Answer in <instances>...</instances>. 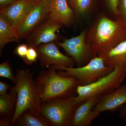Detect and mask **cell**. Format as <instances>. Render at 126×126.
I'll list each match as a JSON object with an SVG mask.
<instances>
[{
	"instance_id": "obj_1",
	"label": "cell",
	"mask_w": 126,
	"mask_h": 126,
	"mask_svg": "<svg viewBox=\"0 0 126 126\" xmlns=\"http://www.w3.org/2000/svg\"><path fill=\"white\" fill-rule=\"evenodd\" d=\"M86 39L95 55L101 56L126 40V23L119 18L113 20L100 12L87 30Z\"/></svg>"
},
{
	"instance_id": "obj_2",
	"label": "cell",
	"mask_w": 126,
	"mask_h": 126,
	"mask_svg": "<svg viewBox=\"0 0 126 126\" xmlns=\"http://www.w3.org/2000/svg\"><path fill=\"white\" fill-rule=\"evenodd\" d=\"M16 77V80L14 87L17 93V101L12 126L14 125L21 114L26 110H29L34 115L41 116L42 90L34 79L33 73L29 69H18Z\"/></svg>"
},
{
	"instance_id": "obj_3",
	"label": "cell",
	"mask_w": 126,
	"mask_h": 126,
	"mask_svg": "<svg viewBox=\"0 0 126 126\" xmlns=\"http://www.w3.org/2000/svg\"><path fill=\"white\" fill-rule=\"evenodd\" d=\"M56 70L54 65H51L47 70L40 72L35 79L42 90L41 103L74 95L77 87L81 85L76 78L61 75Z\"/></svg>"
},
{
	"instance_id": "obj_4",
	"label": "cell",
	"mask_w": 126,
	"mask_h": 126,
	"mask_svg": "<svg viewBox=\"0 0 126 126\" xmlns=\"http://www.w3.org/2000/svg\"><path fill=\"white\" fill-rule=\"evenodd\" d=\"M126 78V69L116 66L114 69L97 81L86 86L79 85L76 92L74 103L78 105L92 97L108 94L121 85Z\"/></svg>"
},
{
	"instance_id": "obj_5",
	"label": "cell",
	"mask_w": 126,
	"mask_h": 126,
	"mask_svg": "<svg viewBox=\"0 0 126 126\" xmlns=\"http://www.w3.org/2000/svg\"><path fill=\"white\" fill-rule=\"evenodd\" d=\"M76 95L51 99L41 104V116L52 126H70V121L78 105Z\"/></svg>"
},
{
	"instance_id": "obj_6",
	"label": "cell",
	"mask_w": 126,
	"mask_h": 126,
	"mask_svg": "<svg viewBox=\"0 0 126 126\" xmlns=\"http://www.w3.org/2000/svg\"><path fill=\"white\" fill-rule=\"evenodd\" d=\"M59 74L74 77L81 82V85L86 86L94 82L100 78L113 71L114 68L105 65L102 58L96 56L87 64L79 67H67L54 65Z\"/></svg>"
},
{
	"instance_id": "obj_7",
	"label": "cell",
	"mask_w": 126,
	"mask_h": 126,
	"mask_svg": "<svg viewBox=\"0 0 126 126\" xmlns=\"http://www.w3.org/2000/svg\"><path fill=\"white\" fill-rule=\"evenodd\" d=\"M87 30L84 29L78 36L65 39L63 42H55L58 47L74 60L78 67L86 65L97 56L86 43Z\"/></svg>"
},
{
	"instance_id": "obj_8",
	"label": "cell",
	"mask_w": 126,
	"mask_h": 126,
	"mask_svg": "<svg viewBox=\"0 0 126 126\" xmlns=\"http://www.w3.org/2000/svg\"><path fill=\"white\" fill-rule=\"evenodd\" d=\"M35 48L40 64L43 68H48L51 65H55L73 67L76 64L73 58L63 54L59 51L55 42L41 44Z\"/></svg>"
},
{
	"instance_id": "obj_9",
	"label": "cell",
	"mask_w": 126,
	"mask_h": 126,
	"mask_svg": "<svg viewBox=\"0 0 126 126\" xmlns=\"http://www.w3.org/2000/svg\"><path fill=\"white\" fill-rule=\"evenodd\" d=\"M50 5L41 0L34 7L17 27L20 40L25 39L32 31L49 18Z\"/></svg>"
},
{
	"instance_id": "obj_10",
	"label": "cell",
	"mask_w": 126,
	"mask_h": 126,
	"mask_svg": "<svg viewBox=\"0 0 126 126\" xmlns=\"http://www.w3.org/2000/svg\"><path fill=\"white\" fill-rule=\"evenodd\" d=\"M63 26L48 18L26 38V42L29 46L36 48L41 44L58 41L60 37L56 32Z\"/></svg>"
},
{
	"instance_id": "obj_11",
	"label": "cell",
	"mask_w": 126,
	"mask_h": 126,
	"mask_svg": "<svg viewBox=\"0 0 126 126\" xmlns=\"http://www.w3.org/2000/svg\"><path fill=\"white\" fill-rule=\"evenodd\" d=\"M36 4L28 0H18L0 8V15L12 25L17 28Z\"/></svg>"
},
{
	"instance_id": "obj_12",
	"label": "cell",
	"mask_w": 126,
	"mask_h": 126,
	"mask_svg": "<svg viewBox=\"0 0 126 126\" xmlns=\"http://www.w3.org/2000/svg\"><path fill=\"white\" fill-rule=\"evenodd\" d=\"M98 97H92L78 104L70 121V126H89L100 113L94 110Z\"/></svg>"
},
{
	"instance_id": "obj_13",
	"label": "cell",
	"mask_w": 126,
	"mask_h": 126,
	"mask_svg": "<svg viewBox=\"0 0 126 126\" xmlns=\"http://www.w3.org/2000/svg\"><path fill=\"white\" fill-rule=\"evenodd\" d=\"M126 103V84L121 85L108 94L98 97L94 110L100 113L114 111Z\"/></svg>"
},
{
	"instance_id": "obj_14",
	"label": "cell",
	"mask_w": 126,
	"mask_h": 126,
	"mask_svg": "<svg viewBox=\"0 0 126 126\" xmlns=\"http://www.w3.org/2000/svg\"><path fill=\"white\" fill-rule=\"evenodd\" d=\"M49 18L68 27L72 26L75 19L67 0H54L50 4Z\"/></svg>"
},
{
	"instance_id": "obj_15",
	"label": "cell",
	"mask_w": 126,
	"mask_h": 126,
	"mask_svg": "<svg viewBox=\"0 0 126 126\" xmlns=\"http://www.w3.org/2000/svg\"><path fill=\"white\" fill-rule=\"evenodd\" d=\"M17 93L12 86L9 93L0 95V116L12 122L16 108ZM12 126V125H11Z\"/></svg>"
},
{
	"instance_id": "obj_16",
	"label": "cell",
	"mask_w": 126,
	"mask_h": 126,
	"mask_svg": "<svg viewBox=\"0 0 126 126\" xmlns=\"http://www.w3.org/2000/svg\"><path fill=\"white\" fill-rule=\"evenodd\" d=\"M99 57L102 58L106 65L114 68L120 66L126 69V40Z\"/></svg>"
},
{
	"instance_id": "obj_17",
	"label": "cell",
	"mask_w": 126,
	"mask_h": 126,
	"mask_svg": "<svg viewBox=\"0 0 126 126\" xmlns=\"http://www.w3.org/2000/svg\"><path fill=\"white\" fill-rule=\"evenodd\" d=\"M20 40L17 28L12 25L0 15V53L2 54L5 45L11 42H19Z\"/></svg>"
},
{
	"instance_id": "obj_18",
	"label": "cell",
	"mask_w": 126,
	"mask_h": 126,
	"mask_svg": "<svg viewBox=\"0 0 126 126\" xmlns=\"http://www.w3.org/2000/svg\"><path fill=\"white\" fill-rule=\"evenodd\" d=\"M74 12L75 19L87 18L92 13L96 7L97 0H67Z\"/></svg>"
},
{
	"instance_id": "obj_19",
	"label": "cell",
	"mask_w": 126,
	"mask_h": 126,
	"mask_svg": "<svg viewBox=\"0 0 126 126\" xmlns=\"http://www.w3.org/2000/svg\"><path fill=\"white\" fill-rule=\"evenodd\" d=\"M14 125L19 126H50L47 120L42 116L34 115L29 110L22 113Z\"/></svg>"
},
{
	"instance_id": "obj_20",
	"label": "cell",
	"mask_w": 126,
	"mask_h": 126,
	"mask_svg": "<svg viewBox=\"0 0 126 126\" xmlns=\"http://www.w3.org/2000/svg\"><path fill=\"white\" fill-rule=\"evenodd\" d=\"M0 77L9 79L14 84L15 83L16 78L9 61H5L0 64Z\"/></svg>"
},
{
	"instance_id": "obj_21",
	"label": "cell",
	"mask_w": 126,
	"mask_h": 126,
	"mask_svg": "<svg viewBox=\"0 0 126 126\" xmlns=\"http://www.w3.org/2000/svg\"><path fill=\"white\" fill-rule=\"evenodd\" d=\"M23 61L27 65H32L38 60V54L35 48L29 46L25 57Z\"/></svg>"
},
{
	"instance_id": "obj_22",
	"label": "cell",
	"mask_w": 126,
	"mask_h": 126,
	"mask_svg": "<svg viewBox=\"0 0 126 126\" xmlns=\"http://www.w3.org/2000/svg\"><path fill=\"white\" fill-rule=\"evenodd\" d=\"M119 0H103L107 8L109 11L117 19L119 16L118 6Z\"/></svg>"
},
{
	"instance_id": "obj_23",
	"label": "cell",
	"mask_w": 126,
	"mask_h": 126,
	"mask_svg": "<svg viewBox=\"0 0 126 126\" xmlns=\"http://www.w3.org/2000/svg\"><path fill=\"white\" fill-rule=\"evenodd\" d=\"M118 9L119 13L118 18L126 23V0H118Z\"/></svg>"
},
{
	"instance_id": "obj_24",
	"label": "cell",
	"mask_w": 126,
	"mask_h": 126,
	"mask_svg": "<svg viewBox=\"0 0 126 126\" xmlns=\"http://www.w3.org/2000/svg\"><path fill=\"white\" fill-rule=\"evenodd\" d=\"M29 47V45L25 44L19 45L15 49L14 54L18 55L23 59L25 57Z\"/></svg>"
},
{
	"instance_id": "obj_25",
	"label": "cell",
	"mask_w": 126,
	"mask_h": 126,
	"mask_svg": "<svg viewBox=\"0 0 126 126\" xmlns=\"http://www.w3.org/2000/svg\"><path fill=\"white\" fill-rule=\"evenodd\" d=\"M118 115L119 118L122 121L126 123V103L119 108Z\"/></svg>"
},
{
	"instance_id": "obj_26",
	"label": "cell",
	"mask_w": 126,
	"mask_h": 126,
	"mask_svg": "<svg viewBox=\"0 0 126 126\" xmlns=\"http://www.w3.org/2000/svg\"><path fill=\"white\" fill-rule=\"evenodd\" d=\"M10 86L5 83L0 82V95H3L7 93L9 89H10Z\"/></svg>"
},
{
	"instance_id": "obj_27",
	"label": "cell",
	"mask_w": 126,
	"mask_h": 126,
	"mask_svg": "<svg viewBox=\"0 0 126 126\" xmlns=\"http://www.w3.org/2000/svg\"><path fill=\"white\" fill-rule=\"evenodd\" d=\"M17 0H0V7H4Z\"/></svg>"
},
{
	"instance_id": "obj_28",
	"label": "cell",
	"mask_w": 126,
	"mask_h": 126,
	"mask_svg": "<svg viewBox=\"0 0 126 126\" xmlns=\"http://www.w3.org/2000/svg\"><path fill=\"white\" fill-rule=\"evenodd\" d=\"M42 0L46 2V3H48V4L50 5L53 2L54 0Z\"/></svg>"
},
{
	"instance_id": "obj_29",
	"label": "cell",
	"mask_w": 126,
	"mask_h": 126,
	"mask_svg": "<svg viewBox=\"0 0 126 126\" xmlns=\"http://www.w3.org/2000/svg\"><path fill=\"white\" fill-rule=\"evenodd\" d=\"M28 0L30 1L35 3H37L40 1L41 0Z\"/></svg>"
}]
</instances>
